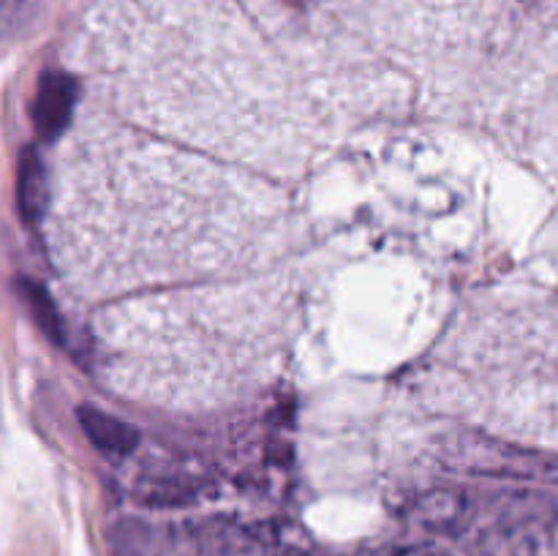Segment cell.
<instances>
[{
  "instance_id": "6da1fadb",
  "label": "cell",
  "mask_w": 558,
  "mask_h": 556,
  "mask_svg": "<svg viewBox=\"0 0 558 556\" xmlns=\"http://www.w3.org/2000/svg\"><path fill=\"white\" fill-rule=\"evenodd\" d=\"M76 104V82L63 71H47L41 74L33 98V125L38 136L47 142L58 140L69 125Z\"/></svg>"
},
{
  "instance_id": "3957f363",
  "label": "cell",
  "mask_w": 558,
  "mask_h": 556,
  "mask_svg": "<svg viewBox=\"0 0 558 556\" xmlns=\"http://www.w3.org/2000/svg\"><path fill=\"white\" fill-rule=\"evenodd\" d=\"M16 207L27 227H36L47 210V169L36 147L27 145L16 164Z\"/></svg>"
},
{
  "instance_id": "277c9868",
  "label": "cell",
  "mask_w": 558,
  "mask_h": 556,
  "mask_svg": "<svg viewBox=\"0 0 558 556\" xmlns=\"http://www.w3.org/2000/svg\"><path fill=\"white\" fill-rule=\"evenodd\" d=\"M16 287H20L22 300H25V305H27V311H31L33 322L41 327L44 336H47L49 341L58 343V347H63V343H65L63 316H60L58 305L52 303V298H49L47 289H44L41 283L31 281V278H22Z\"/></svg>"
},
{
  "instance_id": "7a4b0ae2",
  "label": "cell",
  "mask_w": 558,
  "mask_h": 556,
  "mask_svg": "<svg viewBox=\"0 0 558 556\" xmlns=\"http://www.w3.org/2000/svg\"><path fill=\"white\" fill-rule=\"evenodd\" d=\"M76 420H80L82 431L93 442V447L101 450L104 456L123 458L140 442V434L129 423H123V420L112 418V414L101 412L96 407H80L76 409Z\"/></svg>"
}]
</instances>
